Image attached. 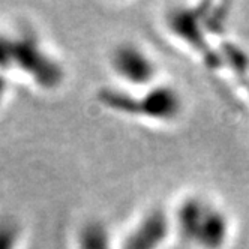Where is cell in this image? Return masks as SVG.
<instances>
[{
  "label": "cell",
  "instance_id": "obj_1",
  "mask_svg": "<svg viewBox=\"0 0 249 249\" xmlns=\"http://www.w3.org/2000/svg\"><path fill=\"white\" fill-rule=\"evenodd\" d=\"M174 231L197 249H224L231 236L227 213L201 195H189L171 215Z\"/></svg>",
  "mask_w": 249,
  "mask_h": 249
},
{
  "label": "cell",
  "instance_id": "obj_2",
  "mask_svg": "<svg viewBox=\"0 0 249 249\" xmlns=\"http://www.w3.org/2000/svg\"><path fill=\"white\" fill-rule=\"evenodd\" d=\"M102 105L110 110L126 114L152 119L158 122L173 120L182 113V98L176 89L170 86L153 84L140 89V93L134 90H102L99 95Z\"/></svg>",
  "mask_w": 249,
  "mask_h": 249
},
{
  "label": "cell",
  "instance_id": "obj_3",
  "mask_svg": "<svg viewBox=\"0 0 249 249\" xmlns=\"http://www.w3.org/2000/svg\"><path fill=\"white\" fill-rule=\"evenodd\" d=\"M0 68H18L45 89L56 87L63 78L60 65L30 36L0 33Z\"/></svg>",
  "mask_w": 249,
  "mask_h": 249
},
{
  "label": "cell",
  "instance_id": "obj_4",
  "mask_svg": "<svg viewBox=\"0 0 249 249\" xmlns=\"http://www.w3.org/2000/svg\"><path fill=\"white\" fill-rule=\"evenodd\" d=\"M110 68L129 89H146L156 84L158 65L149 53L132 42H123L110 53Z\"/></svg>",
  "mask_w": 249,
  "mask_h": 249
},
{
  "label": "cell",
  "instance_id": "obj_5",
  "mask_svg": "<svg viewBox=\"0 0 249 249\" xmlns=\"http://www.w3.org/2000/svg\"><path fill=\"white\" fill-rule=\"evenodd\" d=\"M173 230L171 213L161 207H152L126 231L119 249H161Z\"/></svg>",
  "mask_w": 249,
  "mask_h": 249
},
{
  "label": "cell",
  "instance_id": "obj_6",
  "mask_svg": "<svg viewBox=\"0 0 249 249\" xmlns=\"http://www.w3.org/2000/svg\"><path fill=\"white\" fill-rule=\"evenodd\" d=\"M77 249H113L108 228L99 221L84 224L77 236Z\"/></svg>",
  "mask_w": 249,
  "mask_h": 249
},
{
  "label": "cell",
  "instance_id": "obj_7",
  "mask_svg": "<svg viewBox=\"0 0 249 249\" xmlns=\"http://www.w3.org/2000/svg\"><path fill=\"white\" fill-rule=\"evenodd\" d=\"M18 234V227L12 221L0 222V249H17Z\"/></svg>",
  "mask_w": 249,
  "mask_h": 249
},
{
  "label": "cell",
  "instance_id": "obj_8",
  "mask_svg": "<svg viewBox=\"0 0 249 249\" xmlns=\"http://www.w3.org/2000/svg\"><path fill=\"white\" fill-rule=\"evenodd\" d=\"M5 92H6V81L3 80V77L0 75V101H2V98H3V95H5Z\"/></svg>",
  "mask_w": 249,
  "mask_h": 249
}]
</instances>
